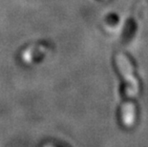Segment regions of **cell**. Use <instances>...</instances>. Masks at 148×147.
<instances>
[{
  "instance_id": "obj_1",
  "label": "cell",
  "mask_w": 148,
  "mask_h": 147,
  "mask_svg": "<svg viewBox=\"0 0 148 147\" xmlns=\"http://www.w3.org/2000/svg\"><path fill=\"white\" fill-rule=\"evenodd\" d=\"M45 147H53V146H50V145H47V146H45Z\"/></svg>"
}]
</instances>
